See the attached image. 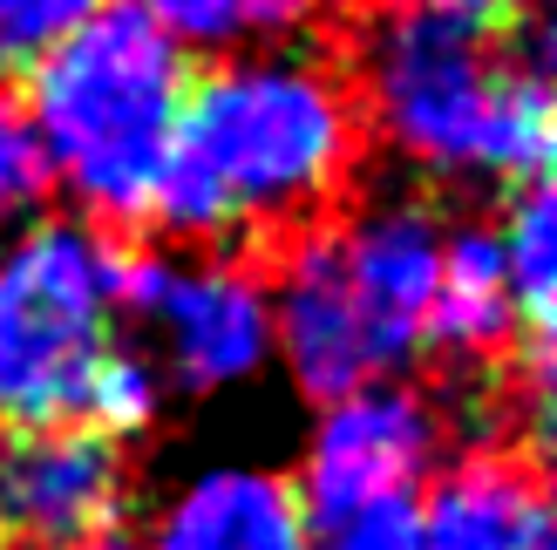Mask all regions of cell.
Returning <instances> with one entry per match:
<instances>
[{
    "mask_svg": "<svg viewBox=\"0 0 557 550\" xmlns=\"http://www.w3.org/2000/svg\"><path fill=\"white\" fill-rule=\"evenodd\" d=\"M504 286L523 326V347H550V307H557V198L550 184L504 190V217H490Z\"/></svg>",
    "mask_w": 557,
    "mask_h": 550,
    "instance_id": "cell-14",
    "label": "cell"
},
{
    "mask_svg": "<svg viewBox=\"0 0 557 550\" xmlns=\"http://www.w3.org/2000/svg\"><path fill=\"white\" fill-rule=\"evenodd\" d=\"M313 550H429V543H422V524H414V503H387V510H360L313 530Z\"/></svg>",
    "mask_w": 557,
    "mask_h": 550,
    "instance_id": "cell-18",
    "label": "cell"
},
{
    "mask_svg": "<svg viewBox=\"0 0 557 550\" xmlns=\"http://www.w3.org/2000/svg\"><path fill=\"white\" fill-rule=\"evenodd\" d=\"M123 320L136 347L163 367L171 388L225 395L272 367V299L265 272L232 252H129L123 259Z\"/></svg>",
    "mask_w": 557,
    "mask_h": 550,
    "instance_id": "cell-5",
    "label": "cell"
},
{
    "mask_svg": "<svg viewBox=\"0 0 557 550\" xmlns=\"http://www.w3.org/2000/svg\"><path fill=\"white\" fill-rule=\"evenodd\" d=\"M360 143L368 129L341 62L306 41L225 54L218 68L190 75L150 225L205 252L252 232L293 238L320 225V211L354 184Z\"/></svg>",
    "mask_w": 557,
    "mask_h": 550,
    "instance_id": "cell-1",
    "label": "cell"
},
{
    "mask_svg": "<svg viewBox=\"0 0 557 550\" xmlns=\"http://www.w3.org/2000/svg\"><path fill=\"white\" fill-rule=\"evenodd\" d=\"M144 550H313V516L286 470L218 462L163 497Z\"/></svg>",
    "mask_w": 557,
    "mask_h": 550,
    "instance_id": "cell-11",
    "label": "cell"
},
{
    "mask_svg": "<svg viewBox=\"0 0 557 550\" xmlns=\"http://www.w3.org/2000/svg\"><path fill=\"white\" fill-rule=\"evenodd\" d=\"M360 129H374L408 171L435 184H544L557 150V96L544 27L523 21L517 41L387 8L360 27L354 54Z\"/></svg>",
    "mask_w": 557,
    "mask_h": 550,
    "instance_id": "cell-2",
    "label": "cell"
},
{
    "mask_svg": "<svg viewBox=\"0 0 557 550\" xmlns=\"http://www.w3.org/2000/svg\"><path fill=\"white\" fill-rule=\"evenodd\" d=\"M190 96V54L157 27L109 0L27 75L21 109L41 136L54 190H69L82 225L129 232L150 225L163 171H171L177 129Z\"/></svg>",
    "mask_w": 557,
    "mask_h": 550,
    "instance_id": "cell-3",
    "label": "cell"
},
{
    "mask_svg": "<svg viewBox=\"0 0 557 550\" xmlns=\"http://www.w3.org/2000/svg\"><path fill=\"white\" fill-rule=\"evenodd\" d=\"M0 550H8V543H0Z\"/></svg>",
    "mask_w": 557,
    "mask_h": 550,
    "instance_id": "cell-21",
    "label": "cell"
},
{
    "mask_svg": "<svg viewBox=\"0 0 557 550\" xmlns=\"http://www.w3.org/2000/svg\"><path fill=\"white\" fill-rule=\"evenodd\" d=\"M272 299V361H286L313 401H341L374 380H401L395 347L374 334L368 307L347 286L333 225H306L278 245V265L265 279Z\"/></svg>",
    "mask_w": 557,
    "mask_h": 550,
    "instance_id": "cell-7",
    "label": "cell"
},
{
    "mask_svg": "<svg viewBox=\"0 0 557 550\" xmlns=\"http://www.w3.org/2000/svg\"><path fill=\"white\" fill-rule=\"evenodd\" d=\"M395 8H422L442 21L483 27V35H517L523 21H537V0H395Z\"/></svg>",
    "mask_w": 557,
    "mask_h": 550,
    "instance_id": "cell-19",
    "label": "cell"
},
{
    "mask_svg": "<svg viewBox=\"0 0 557 550\" xmlns=\"http://www.w3.org/2000/svg\"><path fill=\"white\" fill-rule=\"evenodd\" d=\"M54 550H144V537L123 530V524H109V530H89V537H75V543H54Z\"/></svg>",
    "mask_w": 557,
    "mask_h": 550,
    "instance_id": "cell-20",
    "label": "cell"
},
{
    "mask_svg": "<svg viewBox=\"0 0 557 550\" xmlns=\"http://www.w3.org/2000/svg\"><path fill=\"white\" fill-rule=\"evenodd\" d=\"M109 0H0V89L27 82Z\"/></svg>",
    "mask_w": 557,
    "mask_h": 550,
    "instance_id": "cell-17",
    "label": "cell"
},
{
    "mask_svg": "<svg viewBox=\"0 0 557 550\" xmlns=\"http://www.w3.org/2000/svg\"><path fill=\"white\" fill-rule=\"evenodd\" d=\"M429 550H557V516L531 455L504 442L462 449L414 497Z\"/></svg>",
    "mask_w": 557,
    "mask_h": 550,
    "instance_id": "cell-10",
    "label": "cell"
},
{
    "mask_svg": "<svg viewBox=\"0 0 557 550\" xmlns=\"http://www.w3.org/2000/svg\"><path fill=\"white\" fill-rule=\"evenodd\" d=\"M523 326L504 286V259H496V232L490 225H449L442 245V272H435V299L422 320V353H442L456 367H483L496 353H517Z\"/></svg>",
    "mask_w": 557,
    "mask_h": 550,
    "instance_id": "cell-12",
    "label": "cell"
},
{
    "mask_svg": "<svg viewBox=\"0 0 557 550\" xmlns=\"http://www.w3.org/2000/svg\"><path fill=\"white\" fill-rule=\"evenodd\" d=\"M157 35H171L184 54H245L306 41L333 14V0H129Z\"/></svg>",
    "mask_w": 557,
    "mask_h": 550,
    "instance_id": "cell-13",
    "label": "cell"
},
{
    "mask_svg": "<svg viewBox=\"0 0 557 550\" xmlns=\"http://www.w3.org/2000/svg\"><path fill=\"white\" fill-rule=\"evenodd\" d=\"M54 198V177H48V157H41V136L27 123V109L14 89H0V238H14L21 225L48 217L41 204Z\"/></svg>",
    "mask_w": 557,
    "mask_h": 550,
    "instance_id": "cell-16",
    "label": "cell"
},
{
    "mask_svg": "<svg viewBox=\"0 0 557 550\" xmlns=\"http://www.w3.org/2000/svg\"><path fill=\"white\" fill-rule=\"evenodd\" d=\"M442 442H449V422H442L435 395L408 388V380H374L341 401H320L293 489L313 530L360 510L414 503L442 470Z\"/></svg>",
    "mask_w": 557,
    "mask_h": 550,
    "instance_id": "cell-6",
    "label": "cell"
},
{
    "mask_svg": "<svg viewBox=\"0 0 557 550\" xmlns=\"http://www.w3.org/2000/svg\"><path fill=\"white\" fill-rule=\"evenodd\" d=\"M333 245H341L347 286L368 307L374 334L395 347V361L408 367L422 353V320L435 299L442 245H449V217L429 198H374L347 217H333Z\"/></svg>",
    "mask_w": 557,
    "mask_h": 550,
    "instance_id": "cell-9",
    "label": "cell"
},
{
    "mask_svg": "<svg viewBox=\"0 0 557 550\" xmlns=\"http://www.w3.org/2000/svg\"><path fill=\"white\" fill-rule=\"evenodd\" d=\"M129 455L82 422L8 428L0 435V543L54 550L89 530L123 524Z\"/></svg>",
    "mask_w": 557,
    "mask_h": 550,
    "instance_id": "cell-8",
    "label": "cell"
},
{
    "mask_svg": "<svg viewBox=\"0 0 557 550\" xmlns=\"http://www.w3.org/2000/svg\"><path fill=\"white\" fill-rule=\"evenodd\" d=\"M129 245L82 217L0 238V428L75 422L82 380L116 347Z\"/></svg>",
    "mask_w": 557,
    "mask_h": 550,
    "instance_id": "cell-4",
    "label": "cell"
},
{
    "mask_svg": "<svg viewBox=\"0 0 557 550\" xmlns=\"http://www.w3.org/2000/svg\"><path fill=\"white\" fill-rule=\"evenodd\" d=\"M163 395H171V380H163V367L150 361L136 340H116L102 353V361L89 367V380H82V401H75V422L109 435V442H136V435H150L157 415H163Z\"/></svg>",
    "mask_w": 557,
    "mask_h": 550,
    "instance_id": "cell-15",
    "label": "cell"
}]
</instances>
